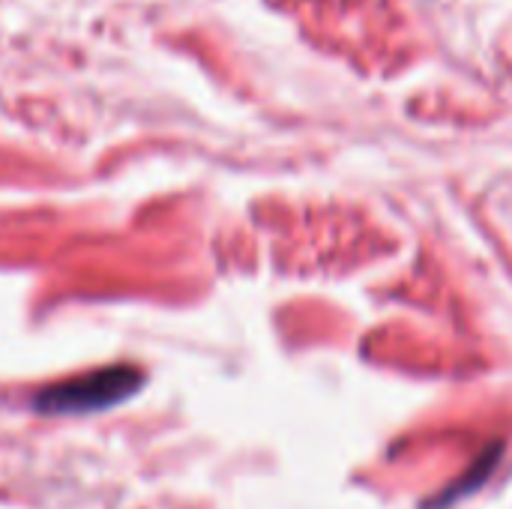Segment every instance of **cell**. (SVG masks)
<instances>
[{"mask_svg": "<svg viewBox=\"0 0 512 509\" xmlns=\"http://www.w3.org/2000/svg\"><path fill=\"white\" fill-rule=\"evenodd\" d=\"M141 381L144 375L135 366H108L45 387L36 393L33 408L39 414H96L135 396Z\"/></svg>", "mask_w": 512, "mask_h": 509, "instance_id": "cell-1", "label": "cell"}, {"mask_svg": "<svg viewBox=\"0 0 512 509\" xmlns=\"http://www.w3.org/2000/svg\"><path fill=\"white\" fill-rule=\"evenodd\" d=\"M498 456H501V447L495 444V447H492V453L486 450V456H483V459H480V462H477V465L471 468V474H468V480H462V483H456V486H453V489L447 492V498H444V501H438V504H447V501H453V498H462V495H465L468 489H474V486H480V483H483V480H486V477L492 474V468H495V462H498Z\"/></svg>", "mask_w": 512, "mask_h": 509, "instance_id": "cell-2", "label": "cell"}]
</instances>
